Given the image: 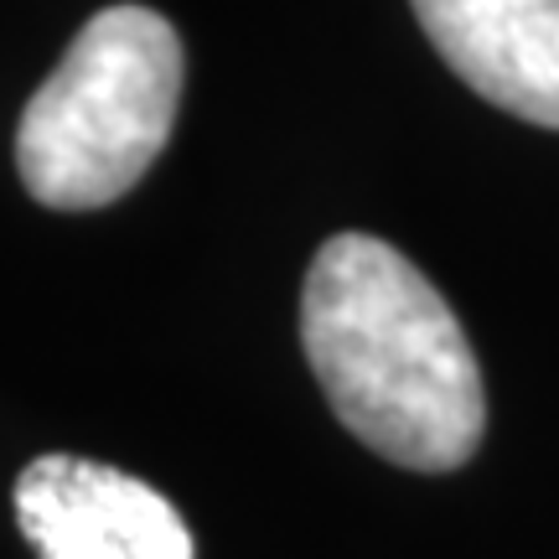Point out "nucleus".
<instances>
[{
    "mask_svg": "<svg viewBox=\"0 0 559 559\" xmlns=\"http://www.w3.org/2000/svg\"><path fill=\"white\" fill-rule=\"evenodd\" d=\"M11 502L37 559H198L177 508L104 461L62 451L26 461Z\"/></svg>",
    "mask_w": 559,
    "mask_h": 559,
    "instance_id": "nucleus-3",
    "label": "nucleus"
},
{
    "mask_svg": "<svg viewBox=\"0 0 559 559\" xmlns=\"http://www.w3.org/2000/svg\"><path fill=\"white\" fill-rule=\"evenodd\" d=\"M300 347L332 415L404 472H456L487 436V383L456 311L373 234H332L300 285Z\"/></svg>",
    "mask_w": 559,
    "mask_h": 559,
    "instance_id": "nucleus-1",
    "label": "nucleus"
},
{
    "mask_svg": "<svg viewBox=\"0 0 559 559\" xmlns=\"http://www.w3.org/2000/svg\"><path fill=\"white\" fill-rule=\"evenodd\" d=\"M181 73V37L160 11L109 5L88 16L21 109V187L58 213L120 202L171 140Z\"/></svg>",
    "mask_w": 559,
    "mask_h": 559,
    "instance_id": "nucleus-2",
    "label": "nucleus"
},
{
    "mask_svg": "<svg viewBox=\"0 0 559 559\" xmlns=\"http://www.w3.org/2000/svg\"><path fill=\"white\" fill-rule=\"evenodd\" d=\"M461 83L528 124L559 130V0H409Z\"/></svg>",
    "mask_w": 559,
    "mask_h": 559,
    "instance_id": "nucleus-4",
    "label": "nucleus"
}]
</instances>
